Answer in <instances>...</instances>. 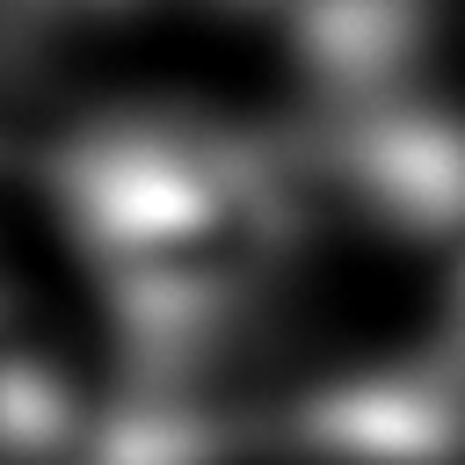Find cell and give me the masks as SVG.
I'll return each instance as SVG.
<instances>
[{"label":"cell","mask_w":465,"mask_h":465,"mask_svg":"<svg viewBox=\"0 0 465 465\" xmlns=\"http://www.w3.org/2000/svg\"><path fill=\"white\" fill-rule=\"evenodd\" d=\"M458 371H465V291H458Z\"/></svg>","instance_id":"obj_1"}]
</instances>
